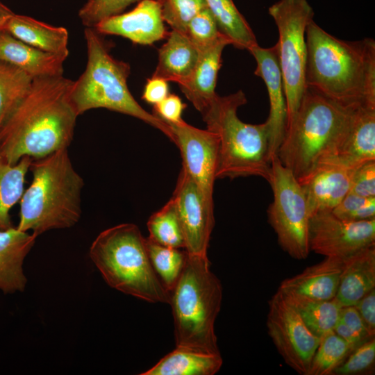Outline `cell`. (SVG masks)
<instances>
[{
    "instance_id": "38",
    "label": "cell",
    "mask_w": 375,
    "mask_h": 375,
    "mask_svg": "<svg viewBox=\"0 0 375 375\" xmlns=\"http://www.w3.org/2000/svg\"><path fill=\"white\" fill-rule=\"evenodd\" d=\"M332 212L351 222L375 219V197H364L349 192Z\"/></svg>"
},
{
    "instance_id": "17",
    "label": "cell",
    "mask_w": 375,
    "mask_h": 375,
    "mask_svg": "<svg viewBox=\"0 0 375 375\" xmlns=\"http://www.w3.org/2000/svg\"><path fill=\"white\" fill-rule=\"evenodd\" d=\"M354 169L334 162L317 165L298 180L305 194L310 215L332 211L350 190Z\"/></svg>"
},
{
    "instance_id": "10",
    "label": "cell",
    "mask_w": 375,
    "mask_h": 375,
    "mask_svg": "<svg viewBox=\"0 0 375 375\" xmlns=\"http://www.w3.org/2000/svg\"><path fill=\"white\" fill-rule=\"evenodd\" d=\"M268 183L273 192V201L267 210L268 221L278 242L292 258L305 259L310 251V215L303 190L292 171L277 156L272 159Z\"/></svg>"
},
{
    "instance_id": "12",
    "label": "cell",
    "mask_w": 375,
    "mask_h": 375,
    "mask_svg": "<svg viewBox=\"0 0 375 375\" xmlns=\"http://www.w3.org/2000/svg\"><path fill=\"white\" fill-rule=\"evenodd\" d=\"M309 244L316 253L344 260L375 245V219L351 222L332 211L316 212L309 220Z\"/></svg>"
},
{
    "instance_id": "4",
    "label": "cell",
    "mask_w": 375,
    "mask_h": 375,
    "mask_svg": "<svg viewBox=\"0 0 375 375\" xmlns=\"http://www.w3.org/2000/svg\"><path fill=\"white\" fill-rule=\"evenodd\" d=\"M33 179L20 199L17 228L37 237L76 225L82 215L84 181L73 166L68 149L32 159Z\"/></svg>"
},
{
    "instance_id": "19",
    "label": "cell",
    "mask_w": 375,
    "mask_h": 375,
    "mask_svg": "<svg viewBox=\"0 0 375 375\" xmlns=\"http://www.w3.org/2000/svg\"><path fill=\"white\" fill-rule=\"evenodd\" d=\"M67 56L44 51L0 30V60L21 69L33 79L62 76Z\"/></svg>"
},
{
    "instance_id": "2",
    "label": "cell",
    "mask_w": 375,
    "mask_h": 375,
    "mask_svg": "<svg viewBox=\"0 0 375 375\" xmlns=\"http://www.w3.org/2000/svg\"><path fill=\"white\" fill-rule=\"evenodd\" d=\"M306 87L349 106L375 105V41H347L313 20L306 28Z\"/></svg>"
},
{
    "instance_id": "37",
    "label": "cell",
    "mask_w": 375,
    "mask_h": 375,
    "mask_svg": "<svg viewBox=\"0 0 375 375\" xmlns=\"http://www.w3.org/2000/svg\"><path fill=\"white\" fill-rule=\"evenodd\" d=\"M374 362L375 338L372 337L353 349L333 374H361L372 369Z\"/></svg>"
},
{
    "instance_id": "34",
    "label": "cell",
    "mask_w": 375,
    "mask_h": 375,
    "mask_svg": "<svg viewBox=\"0 0 375 375\" xmlns=\"http://www.w3.org/2000/svg\"><path fill=\"white\" fill-rule=\"evenodd\" d=\"M165 22L172 30L185 34L189 22L207 7L204 0H157Z\"/></svg>"
},
{
    "instance_id": "7",
    "label": "cell",
    "mask_w": 375,
    "mask_h": 375,
    "mask_svg": "<svg viewBox=\"0 0 375 375\" xmlns=\"http://www.w3.org/2000/svg\"><path fill=\"white\" fill-rule=\"evenodd\" d=\"M242 90L217 97L201 113L207 129L219 138L216 178L259 176L269 182L271 161L265 122H242L238 109L247 103Z\"/></svg>"
},
{
    "instance_id": "20",
    "label": "cell",
    "mask_w": 375,
    "mask_h": 375,
    "mask_svg": "<svg viewBox=\"0 0 375 375\" xmlns=\"http://www.w3.org/2000/svg\"><path fill=\"white\" fill-rule=\"evenodd\" d=\"M36 238L32 233L17 227L0 230V290L4 294L25 290L27 279L23 264Z\"/></svg>"
},
{
    "instance_id": "1",
    "label": "cell",
    "mask_w": 375,
    "mask_h": 375,
    "mask_svg": "<svg viewBox=\"0 0 375 375\" xmlns=\"http://www.w3.org/2000/svg\"><path fill=\"white\" fill-rule=\"evenodd\" d=\"M72 84L63 75L33 80L0 132V155L8 162L68 149L78 117L70 98Z\"/></svg>"
},
{
    "instance_id": "3",
    "label": "cell",
    "mask_w": 375,
    "mask_h": 375,
    "mask_svg": "<svg viewBox=\"0 0 375 375\" xmlns=\"http://www.w3.org/2000/svg\"><path fill=\"white\" fill-rule=\"evenodd\" d=\"M358 106H345L306 87L278 150L281 162L299 180L331 160Z\"/></svg>"
},
{
    "instance_id": "33",
    "label": "cell",
    "mask_w": 375,
    "mask_h": 375,
    "mask_svg": "<svg viewBox=\"0 0 375 375\" xmlns=\"http://www.w3.org/2000/svg\"><path fill=\"white\" fill-rule=\"evenodd\" d=\"M351 349L333 331L320 339L313 355L308 375H330L342 362Z\"/></svg>"
},
{
    "instance_id": "29",
    "label": "cell",
    "mask_w": 375,
    "mask_h": 375,
    "mask_svg": "<svg viewBox=\"0 0 375 375\" xmlns=\"http://www.w3.org/2000/svg\"><path fill=\"white\" fill-rule=\"evenodd\" d=\"M32 158L24 156L15 165L0 155V230L12 227L10 210L22 198Z\"/></svg>"
},
{
    "instance_id": "30",
    "label": "cell",
    "mask_w": 375,
    "mask_h": 375,
    "mask_svg": "<svg viewBox=\"0 0 375 375\" xmlns=\"http://www.w3.org/2000/svg\"><path fill=\"white\" fill-rule=\"evenodd\" d=\"M33 80L21 69L0 60V132L28 92Z\"/></svg>"
},
{
    "instance_id": "27",
    "label": "cell",
    "mask_w": 375,
    "mask_h": 375,
    "mask_svg": "<svg viewBox=\"0 0 375 375\" xmlns=\"http://www.w3.org/2000/svg\"><path fill=\"white\" fill-rule=\"evenodd\" d=\"M219 32L240 49L249 50L258 44L255 34L233 0H204Z\"/></svg>"
},
{
    "instance_id": "16",
    "label": "cell",
    "mask_w": 375,
    "mask_h": 375,
    "mask_svg": "<svg viewBox=\"0 0 375 375\" xmlns=\"http://www.w3.org/2000/svg\"><path fill=\"white\" fill-rule=\"evenodd\" d=\"M157 0H141L132 10L99 23L94 28L101 35H115L149 45L168 35Z\"/></svg>"
},
{
    "instance_id": "18",
    "label": "cell",
    "mask_w": 375,
    "mask_h": 375,
    "mask_svg": "<svg viewBox=\"0 0 375 375\" xmlns=\"http://www.w3.org/2000/svg\"><path fill=\"white\" fill-rule=\"evenodd\" d=\"M371 160H375V105H362L356 109L335 156L326 162L355 169Z\"/></svg>"
},
{
    "instance_id": "44",
    "label": "cell",
    "mask_w": 375,
    "mask_h": 375,
    "mask_svg": "<svg viewBox=\"0 0 375 375\" xmlns=\"http://www.w3.org/2000/svg\"><path fill=\"white\" fill-rule=\"evenodd\" d=\"M13 14L14 12L8 7L0 1V30L4 28L8 20Z\"/></svg>"
},
{
    "instance_id": "8",
    "label": "cell",
    "mask_w": 375,
    "mask_h": 375,
    "mask_svg": "<svg viewBox=\"0 0 375 375\" xmlns=\"http://www.w3.org/2000/svg\"><path fill=\"white\" fill-rule=\"evenodd\" d=\"M89 254L112 288L148 302L169 303L170 292L155 272L146 238L135 224H120L101 231Z\"/></svg>"
},
{
    "instance_id": "28",
    "label": "cell",
    "mask_w": 375,
    "mask_h": 375,
    "mask_svg": "<svg viewBox=\"0 0 375 375\" xmlns=\"http://www.w3.org/2000/svg\"><path fill=\"white\" fill-rule=\"evenodd\" d=\"M281 292L316 336L321 339L334 330L342 308L335 298L328 301L317 300L294 293Z\"/></svg>"
},
{
    "instance_id": "40",
    "label": "cell",
    "mask_w": 375,
    "mask_h": 375,
    "mask_svg": "<svg viewBox=\"0 0 375 375\" xmlns=\"http://www.w3.org/2000/svg\"><path fill=\"white\" fill-rule=\"evenodd\" d=\"M186 105L181 98L169 94L162 101L153 105V115L166 122L178 123L183 121L182 114Z\"/></svg>"
},
{
    "instance_id": "31",
    "label": "cell",
    "mask_w": 375,
    "mask_h": 375,
    "mask_svg": "<svg viewBox=\"0 0 375 375\" xmlns=\"http://www.w3.org/2000/svg\"><path fill=\"white\" fill-rule=\"evenodd\" d=\"M149 239L162 246L185 249L184 237L174 200L171 198L148 219Z\"/></svg>"
},
{
    "instance_id": "21",
    "label": "cell",
    "mask_w": 375,
    "mask_h": 375,
    "mask_svg": "<svg viewBox=\"0 0 375 375\" xmlns=\"http://www.w3.org/2000/svg\"><path fill=\"white\" fill-rule=\"evenodd\" d=\"M343 260L340 258L326 257L320 262L283 280L278 290L312 299L331 300L336 295Z\"/></svg>"
},
{
    "instance_id": "23",
    "label": "cell",
    "mask_w": 375,
    "mask_h": 375,
    "mask_svg": "<svg viewBox=\"0 0 375 375\" xmlns=\"http://www.w3.org/2000/svg\"><path fill=\"white\" fill-rule=\"evenodd\" d=\"M342 260L335 299L342 306H354L366 294L375 289V245Z\"/></svg>"
},
{
    "instance_id": "42",
    "label": "cell",
    "mask_w": 375,
    "mask_h": 375,
    "mask_svg": "<svg viewBox=\"0 0 375 375\" xmlns=\"http://www.w3.org/2000/svg\"><path fill=\"white\" fill-rule=\"evenodd\" d=\"M367 331L372 336L375 335V289L362 297L355 305Z\"/></svg>"
},
{
    "instance_id": "6",
    "label": "cell",
    "mask_w": 375,
    "mask_h": 375,
    "mask_svg": "<svg viewBox=\"0 0 375 375\" xmlns=\"http://www.w3.org/2000/svg\"><path fill=\"white\" fill-rule=\"evenodd\" d=\"M222 301V286L210 271L207 256H189L170 292L176 347L220 353L215 322Z\"/></svg>"
},
{
    "instance_id": "24",
    "label": "cell",
    "mask_w": 375,
    "mask_h": 375,
    "mask_svg": "<svg viewBox=\"0 0 375 375\" xmlns=\"http://www.w3.org/2000/svg\"><path fill=\"white\" fill-rule=\"evenodd\" d=\"M200 54L199 49L186 35L172 30L158 51V60L153 77L181 85L191 76Z\"/></svg>"
},
{
    "instance_id": "13",
    "label": "cell",
    "mask_w": 375,
    "mask_h": 375,
    "mask_svg": "<svg viewBox=\"0 0 375 375\" xmlns=\"http://www.w3.org/2000/svg\"><path fill=\"white\" fill-rule=\"evenodd\" d=\"M165 122L172 133L173 142L180 150L182 168L197 185L207 205L214 209L212 194L217 179L218 135L183 120L178 123Z\"/></svg>"
},
{
    "instance_id": "22",
    "label": "cell",
    "mask_w": 375,
    "mask_h": 375,
    "mask_svg": "<svg viewBox=\"0 0 375 375\" xmlns=\"http://www.w3.org/2000/svg\"><path fill=\"white\" fill-rule=\"evenodd\" d=\"M230 44L223 38L213 45L200 51L197 65L190 76L178 85L181 90L201 113L217 97L215 92L218 72L222 66L224 47Z\"/></svg>"
},
{
    "instance_id": "39",
    "label": "cell",
    "mask_w": 375,
    "mask_h": 375,
    "mask_svg": "<svg viewBox=\"0 0 375 375\" xmlns=\"http://www.w3.org/2000/svg\"><path fill=\"white\" fill-rule=\"evenodd\" d=\"M349 192L364 197H375V160L354 169Z\"/></svg>"
},
{
    "instance_id": "35",
    "label": "cell",
    "mask_w": 375,
    "mask_h": 375,
    "mask_svg": "<svg viewBox=\"0 0 375 375\" xmlns=\"http://www.w3.org/2000/svg\"><path fill=\"white\" fill-rule=\"evenodd\" d=\"M185 35L199 51L213 45L223 38H226L219 32L217 23L207 7L192 18L188 24Z\"/></svg>"
},
{
    "instance_id": "41",
    "label": "cell",
    "mask_w": 375,
    "mask_h": 375,
    "mask_svg": "<svg viewBox=\"0 0 375 375\" xmlns=\"http://www.w3.org/2000/svg\"><path fill=\"white\" fill-rule=\"evenodd\" d=\"M339 319L347 325L360 343L374 337L369 334L354 306H342Z\"/></svg>"
},
{
    "instance_id": "5",
    "label": "cell",
    "mask_w": 375,
    "mask_h": 375,
    "mask_svg": "<svg viewBox=\"0 0 375 375\" xmlns=\"http://www.w3.org/2000/svg\"><path fill=\"white\" fill-rule=\"evenodd\" d=\"M84 37L87 64L78 78L73 81L70 93L78 115L91 109L106 108L140 119L173 142L168 125L145 110L131 94L127 85L130 65L112 57L108 46L94 28H86Z\"/></svg>"
},
{
    "instance_id": "11",
    "label": "cell",
    "mask_w": 375,
    "mask_h": 375,
    "mask_svg": "<svg viewBox=\"0 0 375 375\" xmlns=\"http://www.w3.org/2000/svg\"><path fill=\"white\" fill-rule=\"evenodd\" d=\"M267 333L285 362L301 375H308L320 338L313 334L301 316L277 290L268 301Z\"/></svg>"
},
{
    "instance_id": "43",
    "label": "cell",
    "mask_w": 375,
    "mask_h": 375,
    "mask_svg": "<svg viewBox=\"0 0 375 375\" xmlns=\"http://www.w3.org/2000/svg\"><path fill=\"white\" fill-rule=\"evenodd\" d=\"M169 94L167 81L153 77L149 78L145 85L142 99L148 103L155 105L162 101Z\"/></svg>"
},
{
    "instance_id": "14",
    "label": "cell",
    "mask_w": 375,
    "mask_h": 375,
    "mask_svg": "<svg viewBox=\"0 0 375 375\" xmlns=\"http://www.w3.org/2000/svg\"><path fill=\"white\" fill-rule=\"evenodd\" d=\"M172 198L184 237V249L189 256H207L215 226L214 209L207 205L199 188L183 168Z\"/></svg>"
},
{
    "instance_id": "25",
    "label": "cell",
    "mask_w": 375,
    "mask_h": 375,
    "mask_svg": "<svg viewBox=\"0 0 375 375\" xmlns=\"http://www.w3.org/2000/svg\"><path fill=\"white\" fill-rule=\"evenodd\" d=\"M3 29L37 49L68 57L69 34L64 27L51 26L31 17L14 13Z\"/></svg>"
},
{
    "instance_id": "32",
    "label": "cell",
    "mask_w": 375,
    "mask_h": 375,
    "mask_svg": "<svg viewBox=\"0 0 375 375\" xmlns=\"http://www.w3.org/2000/svg\"><path fill=\"white\" fill-rule=\"evenodd\" d=\"M146 242L152 267L165 288L170 292L182 272L188 253L184 249L162 246L148 238Z\"/></svg>"
},
{
    "instance_id": "15",
    "label": "cell",
    "mask_w": 375,
    "mask_h": 375,
    "mask_svg": "<svg viewBox=\"0 0 375 375\" xmlns=\"http://www.w3.org/2000/svg\"><path fill=\"white\" fill-rule=\"evenodd\" d=\"M249 51L253 56L256 68L254 74L260 77L267 87L269 113L265 122L268 131L270 161L277 156L284 138L288 119V105L280 67L277 44L269 48L258 44Z\"/></svg>"
},
{
    "instance_id": "36",
    "label": "cell",
    "mask_w": 375,
    "mask_h": 375,
    "mask_svg": "<svg viewBox=\"0 0 375 375\" xmlns=\"http://www.w3.org/2000/svg\"><path fill=\"white\" fill-rule=\"evenodd\" d=\"M141 0H87L78 11V17L86 28H95L103 20L121 12L131 3Z\"/></svg>"
},
{
    "instance_id": "26",
    "label": "cell",
    "mask_w": 375,
    "mask_h": 375,
    "mask_svg": "<svg viewBox=\"0 0 375 375\" xmlns=\"http://www.w3.org/2000/svg\"><path fill=\"white\" fill-rule=\"evenodd\" d=\"M223 363L221 354L207 353L184 348L165 355L141 375H213Z\"/></svg>"
},
{
    "instance_id": "9",
    "label": "cell",
    "mask_w": 375,
    "mask_h": 375,
    "mask_svg": "<svg viewBox=\"0 0 375 375\" xmlns=\"http://www.w3.org/2000/svg\"><path fill=\"white\" fill-rule=\"evenodd\" d=\"M278 32V58L286 96L288 119L295 115L306 89V28L314 11L308 0H278L268 9ZM288 126V125H287Z\"/></svg>"
}]
</instances>
